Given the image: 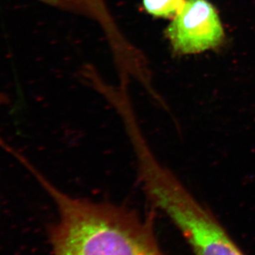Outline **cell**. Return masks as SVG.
Here are the masks:
<instances>
[{
    "instance_id": "3",
    "label": "cell",
    "mask_w": 255,
    "mask_h": 255,
    "mask_svg": "<svg viewBox=\"0 0 255 255\" xmlns=\"http://www.w3.org/2000/svg\"><path fill=\"white\" fill-rule=\"evenodd\" d=\"M166 35L177 54H197L221 46L225 31L216 7L208 0H186L172 17Z\"/></svg>"
},
{
    "instance_id": "2",
    "label": "cell",
    "mask_w": 255,
    "mask_h": 255,
    "mask_svg": "<svg viewBox=\"0 0 255 255\" xmlns=\"http://www.w3.org/2000/svg\"><path fill=\"white\" fill-rule=\"evenodd\" d=\"M122 121L134 151L145 196L179 230L194 255H246L210 209L158 161L136 115L128 114Z\"/></svg>"
},
{
    "instance_id": "4",
    "label": "cell",
    "mask_w": 255,
    "mask_h": 255,
    "mask_svg": "<svg viewBox=\"0 0 255 255\" xmlns=\"http://www.w3.org/2000/svg\"><path fill=\"white\" fill-rule=\"evenodd\" d=\"M52 7L92 20L103 31L116 62L131 59L137 47L121 31L106 0H37Z\"/></svg>"
},
{
    "instance_id": "1",
    "label": "cell",
    "mask_w": 255,
    "mask_h": 255,
    "mask_svg": "<svg viewBox=\"0 0 255 255\" xmlns=\"http://www.w3.org/2000/svg\"><path fill=\"white\" fill-rule=\"evenodd\" d=\"M56 202L59 220L50 228L54 255H166L155 234L152 216L142 218L126 206L69 196L51 184L22 157Z\"/></svg>"
},
{
    "instance_id": "5",
    "label": "cell",
    "mask_w": 255,
    "mask_h": 255,
    "mask_svg": "<svg viewBox=\"0 0 255 255\" xmlns=\"http://www.w3.org/2000/svg\"><path fill=\"white\" fill-rule=\"evenodd\" d=\"M186 0H142L145 11L153 17L172 18Z\"/></svg>"
}]
</instances>
